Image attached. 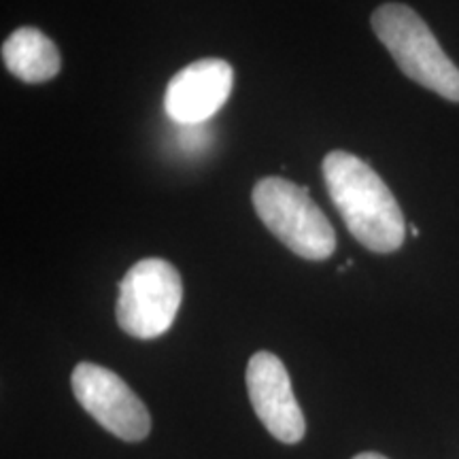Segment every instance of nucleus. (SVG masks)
<instances>
[{
	"mask_svg": "<svg viewBox=\"0 0 459 459\" xmlns=\"http://www.w3.org/2000/svg\"><path fill=\"white\" fill-rule=\"evenodd\" d=\"M321 170L344 226L366 249L394 254L404 245L406 221L398 200L370 164L336 149L324 158Z\"/></svg>",
	"mask_w": 459,
	"mask_h": 459,
	"instance_id": "1",
	"label": "nucleus"
},
{
	"mask_svg": "<svg viewBox=\"0 0 459 459\" xmlns=\"http://www.w3.org/2000/svg\"><path fill=\"white\" fill-rule=\"evenodd\" d=\"M370 24L406 77L446 100L459 102V68L417 11L400 3L381 4Z\"/></svg>",
	"mask_w": 459,
	"mask_h": 459,
	"instance_id": "2",
	"label": "nucleus"
},
{
	"mask_svg": "<svg viewBox=\"0 0 459 459\" xmlns=\"http://www.w3.org/2000/svg\"><path fill=\"white\" fill-rule=\"evenodd\" d=\"M251 200L264 226L296 255L319 262L334 254V228L304 187L266 177L255 183Z\"/></svg>",
	"mask_w": 459,
	"mask_h": 459,
	"instance_id": "3",
	"label": "nucleus"
},
{
	"mask_svg": "<svg viewBox=\"0 0 459 459\" xmlns=\"http://www.w3.org/2000/svg\"><path fill=\"white\" fill-rule=\"evenodd\" d=\"M181 300L179 271L170 262L147 257L136 262L119 283L115 317L126 334L149 341L170 330Z\"/></svg>",
	"mask_w": 459,
	"mask_h": 459,
	"instance_id": "4",
	"label": "nucleus"
},
{
	"mask_svg": "<svg viewBox=\"0 0 459 459\" xmlns=\"http://www.w3.org/2000/svg\"><path fill=\"white\" fill-rule=\"evenodd\" d=\"M71 385L79 404L117 438L139 443L152 432L145 402L113 370L82 361L74 366Z\"/></svg>",
	"mask_w": 459,
	"mask_h": 459,
	"instance_id": "5",
	"label": "nucleus"
},
{
	"mask_svg": "<svg viewBox=\"0 0 459 459\" xmlns=\"http://www.w3.org/2000/svg\"><path fill=\"white\" fill-rule=\"evenodd\" d=\"M245 381L251 404L264 428L281 443H300L307 432V421L283 361L271 351H257L247 364Z\"/></svg>",
	"mask_w": 459,
	"mask_h": 459,
	"instance_id": "6",
	"label": "nucleus"
},
{
	"mask_svg": "<svg viewBox=\"0 0 459 459\" xmlns=\"http://www.w3.org/2000/svg\"><path fill=\"white\" fill-rule=\"evenodd\" d=\"M232 88V66L220 57H204L187 65L170 79L164 108L179 126L204 124L226 105Z\"/></svg>",
	"mask_w": 459,
	"mask_h": 459,
	"instance_id": "7",
	"label": "nucleus"
},
{
	"mask_svg": "<svg viewBox=\"0 0 459 459\" xmlns=\"http://www.w3.org/2000/svg\"><path fill=\"white\" fill-rule=\"evenodd\" d=\"M3 60L9 73L26 83H45L62 68L60 51L39 28H17L3 45Z\"/></svg>",
	"mask_w": 459,
	"mask_h": 459,
	"instance_id": "8",
	"label": "nucleus"
},
{
	"mask_svg": "<svg viewBox=\"0 0 459 459\" xmlns=\"http://www.w3.org/2000/svg\"><path fill=\"white\" fill-rule=\"evenodd\" d=\"M353 459H389V457L381 455V453H359V455H355Z\"/></svg>",
	"mask_w": 459,
	"mask_h": 459,
	"instance_id": "9",
	"label": "nucleus"
}]
</instances>
